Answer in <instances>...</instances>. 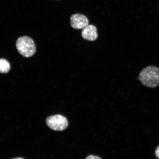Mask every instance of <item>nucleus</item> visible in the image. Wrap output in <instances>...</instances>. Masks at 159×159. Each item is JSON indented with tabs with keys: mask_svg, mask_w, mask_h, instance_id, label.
<instances>
[{
	"mask_svg": "<svg viewBox=\"0 0 159 159\" xmlns=\"http://www.w3.org/2000/svg\"><path fill=\"white\" fill-rule=\"evenodd\" d=\"M139 79L144 86L156 88L159 86V68L153 66L145 67L141 71Z\"/></svg>",
	"mask_w": 159,
	"mask_h": 159,
	"instance_id": "nucleus-1",
	"label": "nucleus"
},
{
	"mask_svg": "<svg viewBox=\"0 0 159 159\" xmlns=\"http://www.w3.org/2000/svg\"><path fill=\"white\" fill-rule=\"evenodd\" d=\"M16 47L20 54L24 57H32L36 52V46L34 41L28 37L23 36L19 38L16 43Z\"/></svg>",
	"mask_w": 159,
	"mask_h": 159,
	"instance_id": "nucleus-2",
	"label": "nucleus"
},
{
	"mask_svg": "<svg viewBox=\"0 0 159 159\" xmlns=\"http://www.w3.org/2000/svg\"><path fill=\"white\" fill-rule=\"evenodd\" d=\"M48 126L53 130L62 131L68 127L69 123L66 117L61 115H56L48 117L46 120Z\"/></svg>",
	"mask_w": 159,
	"mask_h": 159,
	"instance_id": "nucleus-3",
	"label": "nucleus"
},
{
	"mask_svg": "<svg viewBox=\"0 0 159 159\" xmlns=\"http://www.w3.org/2000/svg\"><path fill=\"white\" fill-rule=\"evenodd\" d=\"M70 25L74 29H83L89 25V20L84 15L75 14L71 16Z\"/></svg>",
	"mask_w": 159,
	"mask_h": 159,
	"instance_id": "nucleus-4",
	"label": "nucleus"
},
{
	"mask_svg": "<svg viewBox=\"0 0 159 159\" xmlns=\"http://www.w3.org/2000/svg\"><path fill=\"white\" fill-rule=\"evenodd\" d=\"M81 36L83 39L86 40L91 41L96 40L98 37L97 28L94 25H88L83 29Z\"/></svg>",
	"mask_w": 159,
	"mask_h": 159,
	"instance_id": "nucleus-5",
	"label": "nucleus"
},
{
	"mask_svg": "<svg viewBox=\"0 0 159 159\" xmlns=\"http://www.w3.org/2000/svg\"><path fill=\"white\" fill-rule=\"evenodd\" d=\"M11 69V65L8 61L5 59H0V73H7Z\"/></svg>",
	"mask_w": 159,
	"mask_h": 159,
	"instance_id": "nucleus-6",
	"label": "nucleus"
},
{
	"mask_svg": "<svg viewBox=\"0 0 159 159\" xmlns=\"http://www.w3.org/2000/svg\"><path fill=\"white\" fill-rule=\"evenodd\" d=\"M86 159H101L102 158L98 156H93V155H89V156H87L86 158Z\"/></svg>",
	"mask_w": 159,
	"mask_h": 159,
	"instance_id": "nucleus-7",
	"label": "nucleus"
},
{
	"mask_svg": "<svg viewBox=\"0 0 159 159\" xmlns=\"http://www.w3.org/2000/svg\"><path fill=\"white\" fill-rule=\"evenodd\" d=\"M155 155L156 158L159 159V145L155 151Z\"/></svg>",
	"mask_w": 159,
	"mask_h": 159,
	"instance_id": "nucleus-8",
	"label": "nucleus"
}]
</instances>
